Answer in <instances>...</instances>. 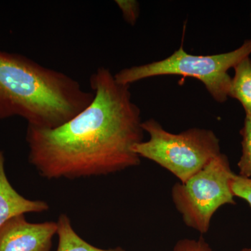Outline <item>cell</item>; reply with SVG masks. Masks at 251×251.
<instances>
[{
  "mask_svg": "<svg viewBox=\"0 0 251 251\" xmlns=\"http://www.w3.org/2000/svg\"></svg>",
  "mask_w": 251,
  "mask_h": 251,
  "instance_id": "cell-15",
  "label": "cell"
},
{
  "mask_svg": "<svg viewBox=\"0 0 251 251\" xmlns=\"http://www.w3.org/2000/svg\"><path fill=\"white\" fill-rule=\"evenodd\" d=\"M115 3L122 11L126 22L130 25L135 26L140 16V3L136 0H116Z\"/></svg>",
  "mask_w": 251,
  "mask_h": 251,
  "instance_id": "cell-12",
  "label": "cell"
},
{
  "mask_svg": "<svg viewBox=\"0 0 251 251\" xmlns=\"http://www.w3.org/2000/svg\"><path fill=\"white\" fill-rule=\"evenodd\" d=\"M57 229L54 221L33 224L16 216L0 229V251H51Z\"/></svg>",
  "mask_w": 251,
  "mask_h": 251,
  "instance_id": "cell-6",
  "label": "cell"
},
{
  "mask_svg": "<svg viewBox=\"0 0 251 251\" xmlns=\"http://www.w3.org/2000/svg\"><path fill=\"white\" fill-rule=\"evenodd\" d=\"M173 251H213L202 236L198 239H180L175 244Z\"/></svg>",
  "mask_w": 251,
  "mask_h": 251,
  "instance_id": "cell-13",
  "label": "cell"
},
{
  "mask_svg": "<svg viewBox=\"0 0 251 251\" xmlns=\"http://www.w3.org/2000/svg\"><path fill=\"white\" fill-rule=\"evenodd\" d=\"M229 186L234 197L244 200L251 207V178L243 177L234 174Z\"/></svg>",
  "mask_w": 251,
  "mask_h": 251,
  "instance_id": "cell-11",
  "label": "cell"
},
{
  "mask_svg": "<svg viewBox=\"0 0 251 251\" xmlns=\"http://www.w3.org/2000/svg\"><path fill=\"white\" fill-rule=\"evenodd\" d=\"M150 139L136 144L133 151L154 162L184 183L221 153L220 140L213 130L192 128L172 133L154 119L142 123Z\"/></svg>",
  "mask_w": 251,
  "mask_h": 251,
  "instance_id": "cell-4",
  "label": "cell"
},
{
  "mask_svg": "<svg viewBox=\"0 0 251 251\" xmlns=\"http://www.w3.org/2000/svg\"><path fill=\"white\" fill-rule=\"evenodd\" d=\"M90 83L93 100L72 120L54 128L27 125L28 161L45 179L106 176L141 163L133 149L145 131L130 85L119 83L103 67Z\"/></svg>",
  "mask_w": 251,
  "mask_h": 251,
  "instance_id": "cell-1",
  "label": "cell"
},
{
  "mask_svg": "<svg viewBox=\"0 0 251 251\" xmlns=\"http://www.w3.org/2000/svg\"><path fill=\"white\" fill-rule=\"evenodd\" d=\"M228 97L239 100L245 112L251 114V59H243L234 68Z\"/></svg>",
  "mask_w": 251,
  "mask_h": 251,
  "instance_id": "cell-9",
  "label": "cell"
},
{
  "mask_svg": "<svg viewBox=\"0 0 251 251\" xmlns=\"http://www.w3.org/2000/svg\"><path fill=\"white\" fill-rule=\"evenodd\" d=\"M246 112L244 126L240 130L242 136V154L238 162L239 174L243 177L251 176V114Z\"/></svg>",
  "mask_w": 251,
  "mask_h": 251,
  "instance_id": "cell-10",
  "label": "cell"
},
{
  "mask_svg": "<svg viewBox=\"0 0 251 251\" xmlns=\"http://www.w3.org/2000/svg\"><path fill=\"white\" fill-rule=\"evenodd\" d=\"M234 175L228 158L221 153L187 181L173 186L172 199L187 227L207 233L218 209L236 204L229 186Z\"/></svg>",
  "mask_w": 251,
  "mask_h": 251,
  "instance_id": "cell-5",
  "label": "cell"
},
{
  "mask_svg": "<svg viewBox=\"0 0 251 251\" xmlns=\"http://www.w3.org/2000/svg\"><path fill=\"white\" fill-rule=\"evenodd\" d=\"M251 54V39L244 41L242 46L233 51L211 55L189 54L181 46L166 59L126 68L114 75L119 83L126 85L161 75L194 77L204 84L216 102L224 103L229 98L232 80L227 72Z\"/></svg>",
  "mask_w": 251,
  "mask_h": 251,
  "instance_id": "cell-3",
  "label": "cell"
},
{
  "mask_svg": "<svg viewBox=\"0 0 251 251\" xmlns=\"http://www.w3.org/2000/svg\"><path fill=\"white\" fill-rule=\"evenodd\" d=\"M94 97L64 73L0 50V120L20 117L27 125L57 128L85 110Z\"/></svg>",
  "mask_w": 251,
  "mask_h": 251,
  "instance_id": "cell-2",
  "label": "cell"
},
{
  "mask_svg": "<svg viewBox=\"0 0 251 251\" xmlns=\"http://www.w3.org/2000/svg\"><path fill=\"white\" fill-rule=\"evenodd\" d=\"M57 222L58 247L57 251H126L121 247L103 249L94 247L80 237L73 227L67 214L59 215Z\"/></svg>",
  "mask_w": 251,
  "mask_h": 251,
  "instance_id": "cell-8",
  "label": "cell"
},
{
  "mask_svg": "<svg viewBox=\"0 0 251 251\" xmlns=\"http://www.w3.org/2000/svg\"><path fill=\"white\" fill-rule=\"evenodd\" d=\"M240 251H251V249H249V248H245V249H243Z\"/></svg>",
  "mask_w": 251,
  "mask_h": 251,
  "instance_id": "cell-14",
  "label": "cell"
},
{
  "mask_svg": "<svg viewBox=\"0 0 251 251\" xmlns=\"http://www.w3.org/2000/svg\"><path fill=\"white\" fill-rule=\"evenodd\" d=\"M49 209V204L45 201L23 197L13 187L5 171L4 152L0 150V229L16 216Z\"/></svg>",
  "mask_w": 251,
  "mask_h": 251,
  "instance_id": "cell-7",
  "label": "cell"
}]
</instances>
